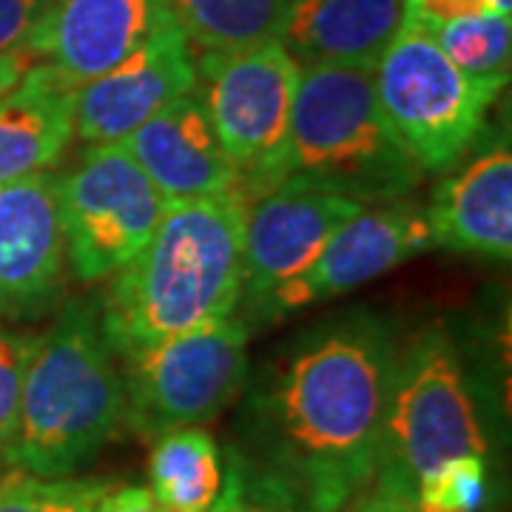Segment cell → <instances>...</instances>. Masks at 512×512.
<instances>
[{"instance_id": "cell-29", "label": "cell", "mask_w": 512, "mask_h": 512, "mask_svg": "<svg viewBox=\"0 0 512 512\" xmlns=\"http://www.w3.org/2000/svg\"><path fill=\"white\" fill-rule=\"evenodd\" d=\"M97 512H174L163 507L148 487H123L103 495Z\"/></svg>"}, {"instance_id": "cell-14", "label": "cell", "mask_w": 512, "mask_h": 512, "mask_svg": "<svg viewBox=\"0 0 512 512\" xmlns=\"http://www.w3.org/2000/svg\"><path fill=\"white\" fill-rule=\"evenodd\" d=\"M60 174L43 171L0 185V313H35L66 282Z\"/></svg>"}, {"instance_id": "cell-26", "label": "cell", "mask_w": 512, "mask_h": 512, "mask_svg": "<svg viewBox=\"0 0 512 512\" xmlns=\"http://www.w3.org/2000/svg\"><path fill=\"white\" fill-rule=\"evenodd\" d=\"M49 0H0V57L26 52Z\"/></svg>"}, {"instance_id": "cell-23", "label": "cell", "mask_w": 512, "mask_h": 512, "mask_svg": "<svg viewBox=\"0 0 512 512\" xmlns=\"http://www.w3.org/2000/svg\"><path fill=\"white\" fill-rule=\"evenodd\" d=\"M421 512H481L487 504L484 456H456L416 481Z\"/></svg>"}, {"instance_id": "cell-12", "label": "cell", "mask_w": 512, "mask_h": 512, "mask_svg": "<svg viewBox=\"0 0 512 512\" xmlns=\"http://www.w3.org/2000/svg\"><path fill=\"white\" fill-rule=\"evenodd\" d=\"M197 86V60L177 18L106 74L74 89V137L86 146L120 143L168 103Z\"/></svg>"}, {"instance_id": "cell-20", "label": "cell", "mask_w": 512, "mask_h": 512, "mask_svg": "<svg viewBox=\"0 0 512 512\" xmlns=\"http://www.w3.org/2000/svg\"><path fill=\"white\" fill-rule=\"evenodd\" d=\"M291 0H171V12L191 46L234 52L276 40Z\"/></svg>"}, {"instance_id": "cell-6", "label": "cell", "mask_w": 512, "mask_h": 512, "mask_svg": "<svg viewBox=\"0 0 512 512\" xmlns=\"http://www.w3.org/2000/svg\"><path fill=\"white\" fill-rule=\"evenodd\" d=\"M384 117L421 171L441 174L478 140L501 83L476 80L441 52L427 26L404 20L373 72Z\"/></svg>"}, {"instance_id": "cell-8", "label": "cell", "mask_w": 512, "mask_h": 512, "mask_svg": "<svg viewBox=\"0 0 512 512\" xmlns=\"http://www.w3.org/2000/svg\"><path fill=\"white\" fill-rule=\"evenodd\" d=\"M302 66L279 40L234 52H205L197 60V89L222 148L239 174L248 202L274 188Z\"/></svg>"}, {"instance_id": "cell-10", "label": "cell", "mask_w": 512, "mask_h": 512, "mask_svg": "<svg viewBox=\"0 0 512 512\" xmlns=\"http://www.w3.org/2000/svg\"><path fill=\"white\" fill-rule=\"evenodd\" d=\"M430 248L433 234L427 211L419 202L396 200L370 205L330 237L325 251L305 274L293 276L248 313L259 316L262 322H276L308 305H322L356 291Z\"/></svg>"}, {"instance_id": "cell-5", "label": "cell", "mask_w": 512, "mask_h": 512, "mask_svg": "<svg viewBox=\"0 0 512 512\" xmlns=\"http://www.w3.org/2000/svg\"><path fill=\"white\" fill-rule=\"evenodd\" d=\"M456 456H487V439L456 336L436 325L399 345L373 481L416 493L421 476Z\"/></svg>"}, {"instance_id": "cell-19", "label": "cell", "mask_w": 512, "mask_h": 512, "mask_svg": "<svg viewBox=\"0 0 512 512\" xmlns=\"http://www.w3.org/2000/svg\"><path fill=\"white\" fill-rule=\"evenodd\" d=\"M148 481V490L168 510L208 512L225 481L217 441L200 427H180L157 436L148 458Z\"/></svg>"}, {"instance_id": "cell-9", "label": "cell", "mask_w": 512, "mask_h": 512, "mask_svg": "<svg viewBox=\"0 0 512 512\" xmlns=\"http://www.w3.org/2000/svg\"><path fill=\"white\" fill-rule=\"evenodd\" d=\"M165 214L163 194L123 143L89 146L60 174L66 262L80 282H106L146 248Z\"/></svg>"}, {"instance_id": "cell-11", "label": "cell", "mask_w": 512, "mask_h": 512, "mask_svg": "<svg viewBox=\"0 0 512 512\" xmlns=\"http://www.w3.org/2000/svg\"><path fill=\"white\" fill-rule=\"evenodd\" d=\"M362 208L365 205L328 188L293 180L245 202V308L254 311L276 288L305 274L325 251L330 237Z\"/></svg>"}, {"instance_id": "cell-17", "label": "cell", "mask_w": 512, "mask_h": 512, "mask_svg": "<svg viewBox=\"0 0 512 512\" xmlns=\"http://www.w3.org/2000/svg\"><path fill=\"white\" fill-rule=\"evenodd\" d=\"M404 26V0H291L279 43L299 66L376 72Z\"/></svg>"}, {"instance_id": "cell-2", "label": "cell", "mask_w": 512, "mask_h": 512, "mask_svg": "<svg viewBox=\"0 0 512 512\" xmlns=\"http://www.w3.org/2000/svg\"><path fill=\"white\" fill-rule=\"evenodd\" d=\"M245 200L171 202L146 248L111 276L103 330L114 353L234 316L245 274Z\"/></svg>"}, {"instance_id": "cell-22", "label": "cell", "mask_w": 512, "mask_h": 512, "mask_svg": "<svg viewBox=\"0 0 512 512\" xmlns=\"http://www.w3.org/2000/svg\"><path fill=\"white\" fill-rule=\"evenodd\" d=\"M106 493V481L40 478L15 470L0 478V512H97Z\"/></svg>"}, {"instance_id": "cell-30", "label": "cell", "mask_w": 512, "mask_h": 512, "mask_svg": "<svg viewBox=\"0 0 512 512\" xmlns=\"http://www.w3.org/2000/svg\"><path fill=\"white\" fill-rule=\"evenodd\" d=\"M35 63V57L29 52H18V55H6L0 57V97L9 92L15 83H18L23 72Z\"/></svg>"}, {"instance_id": "cell-15", "label": "cell", "mask_w": 512, "mask_h": 512, "mask_svg": "<svg viewBox=\"0 0 512 512\" xmlns=\"http://www.w3.org/2000/svg\"><path fill=\"white\" fill-rule=\"evenodd\" d=\"M120 143L163 194L165 205L239 194L237 168L222 148L197 86Z\"/></svg>"}, {"instance_id": "cell-18", "label": "cell", "mask_w": 512, "mask_h": 512, "mask_svg": "<svg viewBox=\"0 0 512 512\" xmlns=\"http://www.w3.org/2000/svg\"><path fill=\"white\" fill-rule=\"evenodd\" d=\"M74 140V86L32 63L0 97V185L52 171Z\"/></svg>"}, {"instance_id": "cell-27", "label": "cell", "mask_w": 512, "mask_h": 512, "mask_svg": "<svg viewBox=\"0 0 512 512\" xmlns=\"http://www.w3.org/2000/svg\"><path fill=\"white\" fill-rule=\"evenodd\" d=\"M490 0H404V20L421 23L427 29L458 18L490 15Z\"/></svg>"}, {"instance_id": "cell-13", "label": "cell", "mask_w": 512, "mask_h": 512, "mask_svg": "<svg viewBox=\"0 0 512 512\" xmlns=\"http://www.w3.org/2000/svg\"><path fill=\"white\" fill-rule=\"evenodd\" d=\"M171 18V0H49L26 52L77 89L134 55Z\"/></svg>"}, {"instance_id": "cell-25", "label": "cell", "mask_w": 512, "mask_h": 512, "mask_svg": "<svg viewBox=\"0 0 512 512\" xmlns=\"http://www.w3.org/2000/svg\"><path fill=\"white\" fill-rule=\"evenodd\" d=\"M208 512H305L291 495L279 490L268 478L256 476L237 464L228 481H222L220 498Z\"/></svg>"}, {"instance_id": "cell-31", "label": "cell", "mask_w": 512, "mask_h": 512, "mask_svg": "<svg viewBox=\"0 0 512 512\" xmlns=\"http://www.w3.org/2000/svg\"><path fill=\"white\" fill-rule=\"evenodd\" d=\"M490 6H493L495 15H510L512 0H490Z\"/></svg>"}, {"instance_id": "cell-3", "label": "cell", "mask_w": 512, "mask_h": 512, "mask_svg": "<svg viewBox=\"0 0 512 512\" xmlns=\"http://www.w3.org/2000/svg\"><path fill=\"white\" fill-rule=\"evenodd\" d=\"M126 421V384L103 330L100 302L69 299L35 339L6 458L40 478L89 464Z\"/></svg>"}, {"instance_id": "cell-28", "label": "cell", "mask_w": 512, "mask_h": 512, "mask_svg": "<svg viewBox=\"0 0 512 512\" xmlns=\"http://www.w3.org/2000/svg\"><path fill=\"white\" fill-rule=\"evenodd\" d=\"M339 512H421L413 493H404L399 487H390L382 481H370V487L362 490Z\"/></svg>"}, {"instance_id": "cell-4", "label": "cell", "mask_w": 512, "mask_h": 512, "mask_svg": "<svg viewBox=\"0 0 512 512\" xmlns=\"http://www.w3.org/2000/svg\"><path fill=\"white\" fill-rule=\"evenodd\" d=\"M328 188L359 205L404 200L421 168L384 117L373 72L302 66L276 185Z\"/></svg>"}, {"instance_id": "cell-1", "label": "cell", "mask_w": 512, "mask_h": 512, "mask_svg": "<svg viewBox=\"0 0 512 512\" xmlns=\"http://www.w3.org/2000/svg\"><path fill=\"white\" fill-rule=\"evenodd\" d=\"M399 356L390 322L373 311L316 322L245 382L248 467L305 512H339L370 487Z\"/></svg>"}, {"instance_id": "cell-21", "label": "cell", "mask_w": 512, "mask_h": 512, "mask_svg": "<svg viewBox=\"0 0 512 512\" xmlns=\"http://www.w3.org/2000/svg\"><path fill=\"white\" fill-rule=\"evenodd\" d=\"M430 35L464 74L507 86L512 63L510 15L490 12L476 18H458L433 26Z\"/></svg>"}, {"instance_id": "cell-24", "label": "cell", "mask_w": 512, "mask_h": 512, "mask_svg": "<svg viewBox=\"0 0 512 512\" xmlns=\"http://www.w3.org/2000/svg\"><path fill=\"white\" fill-rule=\"evenodd\" d=\"M35 339L37 336L29 333L0 328V453L3 456L18 433L20 393H23V379Z\"/></svg>"}, {"instance_id": "cell-16", "label": "cell", "mask_w": 512, "mask_h": 512, "mask_svg": "<svg viewBox=\"0 0 512 512\" xmlns=\"http://www.w3.org/2000/svg\"><path fill=\"white\" fill-rule=\"evenodd\" d=\"M424 211L433 248L507 262L512 256V151L507 137L447 177Z\"/></svg>"}, {"instance_id": "cell-7", "label": "cell", "mask_w": 512, "mask_h": 512, "mask_svg": "<svg viewBox=\"0 0 512 512\" xmlns=\"http://www.w3.org/2000/svg\"><path fill=\"white\" fill-rule=\"evenodd\" d=\"M248 336L239 316L117 353L126 365V421L148 439L217 419L248 382Z\"/></svg>"}]
</instances>
